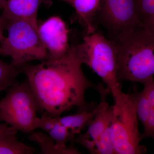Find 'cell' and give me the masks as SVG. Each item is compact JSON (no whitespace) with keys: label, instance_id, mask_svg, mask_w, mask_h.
Instances as JSON below:
<instances>
[{"label":"cell","instance_id":"ffe728a7","mask_svg":"<svg viewBox=\"0 0 154 154\" xmlns=\"http://www.w3.org/2000/svg\"><path fill=\"white\" fill-rule=\"evenodd\" d=\"M6 20L0 16V43L5 38L4 36V30L5 29Z\"/></svg>","mask_w":154,"mask_h":154},{"label":"cell","instance_id":"8992f818","mask_svg":"<svg viewBox=\"0 0 154 154\" xmlns=\"http://www.w3.org/2000/svg\"><path fill=\"white\" fill-rule=\"evenodd\" d=\"M81 44L83 63L92 69L106 85L109 94L122 89L116 75L117 54L115 45L101 32L86 35Z\"/></svg>","mask_w":154,"mask_h":154},{"label":"cell","instance_id":"5bb4252c","mask_svg":"<svg viewBox=\"0 0 154 154\" xmlns=\"http://www.w3.org/2000/svg\"><path fill=\"white\" fill-rule=\"evenodd\" d=\"M137 20L148 33L154 35V0H132Z\"/></svg>","mask_w":154,"mask_h":154},{"label":"cell","instance_id":"7a4b0ae2","mask_svg":"<svg viewBox=\"0 0 154 154\" xmlns=\"http://www.w3.org/2000/svg\"><path fill=\"white\" fill-rule=\"evenodd\" d=\"M117 54L116 75L119 82L143 85L154 74V35L144 28L129 34L114 44Z\"/></svg>","mask_w":154,"mask_h":154},{"label":"cell","instance_id":"30bf717a","mask_svg":"<svg viewBox=\"0 0 154 154\" xmlns=\"http://www.w3.org/2000/svg\"><path fill=\"white\" fill-rule=\"evenodd\" d=\"M101 95V102L99 103L100 108L97 113L88 126L85 134L96 142L110 124L112 117V109L109 107L106 98L109 94L106 88L104 86L98 91Z\"/></svg>","mask_w":154,"mask_h":154},{"label":"cell","instance_id":"2e32d148","mask_svg":"<svg viewBox=\"0 0 154 154\" xmlns=\"http://www.w3.org/2000/svg\"><path fill=\"white\" fill-rule=\"evenodd\" d=\"M20 73L22 72L20 68L12 63L4 62L0 59V92L16 84L17 77Z\"/></svg>","mask_w":154,"mask_h":154},{"label":"cell","instance_id":"6da1fadb","mask_svg":"<svg viewBox=\"0 0 154 154\" xmlns=\"http://www.w3.org/2000/svg\"><path fill=\"white\" fill-rule=\"evenodd\" d=\"M83 53L81 44L73 45L62 57L42 61L36 65L28 63L20 67L27 77L42 111L53 117L72 107L78 112L91 110L94 104L86 102V91L96 85L87 79L82 69Z\"/></svg>","mask_w":154,"mask_h":154},{"label":"cell","instance_id":"e0dca14e","mask_svg":"<svg viewBox=\"0 0 154 154\" xmlns=\"http://www.w3.org/2000/svg\"><path fill=\"white\" fill-rule=\"evenodd\" d=\"M29 140L36 143L41 149L40 154H63L56 146L55 143L49 136L40 132L31 133L28 137Z\"/></svg>","mask_w":154,"mask_h":154},{"label":"cell","instance_id":"277c9868","mask_svg":"<svg viewBox=\"0 0 154 154\" xmlns=\"http://www.w3.org/2000/svg\"><path fill=\"white\" fill-rule=\"evenodd\" d=\"M38 24L28 20H6L8 37L0 43V54L12 59V63L20 68L33 60L44 61L49 54L38 33Z\"/></svg>","mask_w":154,"mask_h":154},{"label":"cell","instance_id":"9c48e42d","mask_svg":"<svg viewBox=\"0 0 154 154\" xmlns=\"http://www.w3.org/2000/svg\"><path fill=\"white\" fill-rule=\"evenodd\" d=\"M43 4L49 5V0H0L1 17L5 20L23 19L38 24V8Z\"/></svg>","mask_w":154,"mask_h":154},{"label":"cell","instance_id":"d6986e66","mask_svg":"<svg viewBox=\"0 0 154 154\" xmlns=\"http://www.w3.org/2000/svg\"><path fill=\"white\" fill-rule=\"evenodd\" d=\"M57 121V117H53L43 112L41 117H36L34 120V129L40 128L48 132L53 127Z\"/></svg>","mask_w":154,"mask_h":154},{"label":"cell","instance_id":"44dd1931","mask_svg":"<svg viewBox=\"0 0 154 154\" xmlns=\"http://www.w3.org/2000/svg\"><path fill=\"white\" fill-rule=\"evenodd\" d=\"M63 1L69 3V4H70V5H72V4L73 0H63Z\"/></svg>","mask_w":154,"mask_h":154},{"label":"cell","instance_id":"8fae6325","mask_svg":"<svg viewBox=\"0 0 154 154\" xmlns=\"http://www.w3.org/2000/svg\"><path fill=\"white\" fill-rule=\"evenodd\" d=\"M18 130L5 122L0 124V154H32L36 149L19 141Z\"/></svg>","mask_w":154,"mask_h":154},{"label":"cell","instance_id":"9a60e30c","mask_svg":"<svg viewBox=\"0 0 154 154\" xmlns=\"http://www.w3.org/2000/svg\"><path fill=\"white\" fill-rule=\"evenodd\" d=\"M48 134L54 142L58 148L62 151L63 154H80V152L78 151L73 145L69 147L67 146V142L71 141L73 143L75 136L72 134L67 128L62 125L58 121L57 117L55 125Z\"/></svg>","mask_w":154,"mask_h":154},{"label":"cell","instance_id":"ac0fdd59","mask_svg":"<svg viewBox=\"0 0 154 154\" xmlns=\"http://www.w3.org/2000/svg\"><path fill=\"white\" fill-rule=\"evenodd\" d=\"M110 124L96 142L95 154H116L111 137Z\"/></svg>","mask_w":154,"mask_h":154},{"label":"cell","instance_id":"5b68a950","mask_svg":"<svg viewBox=\"0 0 154 154\" xmlns=\"http://www.w3.org/2000/svg\"><path fill=\"white\" fill-rule=\"evenodd\" d=\"M11 87L0 101V121L25 133H32L36 113L42 111L36 96L27 79Z\"/></svg>","mask_w":154,"mask_h":154},{"label":"cell","instance_id":"3957f363","mask_svg":"<svg viewBox=\"0 0 154 154\" xmlns=\"http://www.w3.org/2000/svg\"><path fill=\"white\" fill-rule=\"evenodd\" d=\"M114 105L111 107L110 131L116 154H141L146 147L141 145V134L133 94H124L122 89L111 92Z\"/></svg>","mask_w":154,"mask_h":154},{"label":"cell","instance_id":"7c38bea8","mask_svg":"<svg viewBox=\"0 0 154 154\" xmlns=\"http://www.w3.org/2000/svg\"><path fill=\"white\" fill-rule=\"evenodd\" d=\"M101 0H73L72 6L75 10V20L85 28L86 35L97 30L94 24V17L99 10Z\"/></svg>","mask_w":154,"mask_h":154},{"label":"cell","instance_id":"4fadbf2b","mask_svg":"<svg viewBox=\"0 0 154 154\" xmlns=\"http://www.w3.org/2000/svg\"><path fill=\"white\" fill-rule=\"evenodd\" d=\"M100 108L99 104L91 110H83L74 115L57 117L58 121L66 128L73 135L79 134L86 127L88 126Z\"/></svg>","mask_w":154,"mask_h":154},{"label":"cell","instance_id":"52a82bcc","mask_svg":"<svg viewBox=\"0 0 154 154\" xmlns=\"http://www.w3.org/2000/svg\"><path fill=\"white\" fill-rule=\"evenodd\" d=\"M94 22L105 28L114 44L144 28L137 20L132 0H101Z\"/></svg>","mask_w":154,"mask_h":154},{"label":"cell","instance_id":"ba28073f","mask_svg":"<svg viewBox=\"0 0 154 154\" xmlns=\"http://www.w3.org/2000/svg\"><path fill=\"white\" fill-rule=\"evenodd\" d=\"M38 33L49 54L50 59L63 57L68 50L69 30L59 17H52L38 26Z\"/></svg>","mask_w":154,"mask_h":154}]
</instances>
